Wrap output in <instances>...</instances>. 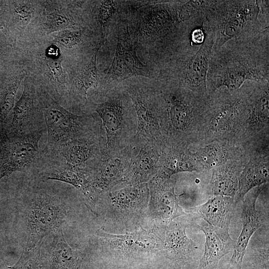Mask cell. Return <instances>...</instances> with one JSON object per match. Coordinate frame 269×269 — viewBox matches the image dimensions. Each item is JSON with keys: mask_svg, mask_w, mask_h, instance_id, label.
Masks as SVG:
<instances>
[{"mask_svg": "<svg viewBox=\"0 0 269 269\" xmlns=\"http://www.w3.org/2000/svg\"><path fill=\"white\" fill-rule=\"evenodd\" d=\"M269 29L250 41L231 40L212 51L206 78L209 96L222 87L233 91L247 81H269Z\"/></svg>", "mask_w": 269, "mask_h": 269, "instance_id": "1", "label": "cell"}, {"mask_svg": "<svg viewBox=\"0 0 269 269\" xmlns=\"http://www.w3.org/2000/svg\"><path fill=\"white\" fill-rule=\"evenodd\" d=\"M160 104V126L164 147L197 146L209 96L198 95L169 82H156Z\"/></svg>", "mask_w": 269, "mask_h": 269, "instance_id": "2", "label": "cell"}, {"mask_svg": "<svg viewBox=\"0 0 269 269\" xmlns=\"http://www.w3.org/2000/svg\"><path fill=\"white\" fill-rule=\"evenodd\" d=\"M14 60L34 83L64 108L69 107L68 66L76 59L49 36L21 37L13 45Z\"/></svg>", "mask_w": 269, "mask_h": 269, "instance_id": "3", "label": "cell"}, {"mask_svg": "<svg viewBox=\"0 0 269 269\" xmlns=\"http://www.w3.org/2000/svg\"><path fill=\"white\" fill-rule=\"evenodd\" d=\"M269 2L263 0H208L203 27L214 34L212 51L231 40L248 42L269 29Z\"/></svg>", "mask_w": 269, "mask_h": 269, "instance_id": "4", "label": "cell"}, {"mask_svg": "<svg viewBox=\"0 0 269 269\" xmlns=\"http://www.w3.org/2000/svg\"><path fill=\"white\" fill-rule=\"evenodd\" d=\"M254 83L247 82L235 91L222 87L209 96L197 146L214 141H227L240 145L249 116V98Z\"/></svg>", "mask_w": 269, "mask_h": 269, "instance_id": "5", "label": "cell"}, {"mask_svg": "<svg viewBox=\"0 0 269 269\" xmlns=\"http://www.w3.org/2000/svg\"><path fill=\"white\" fill-rule=\"evenodd\" d=\"M35 100L42 112L47 131V143L42 149L45 156H52L60 145L71 140L105 135L102 122L94 113L75 114L37 86Z\"/></svg>", "mask_w": 269, "mask_h": 269, "instance_id": "6", "label": "cell"}, {"mask_svg": "<svg viewBox=\"0 0 269 269\" xmlns=\"http://www.w3.org/2000/svg\"><path fill=\"white\" fill-rule=\"evenodd\" d=\"M91 109L102 122L108 150L122 149L133 141L137 132L136 116L132 100L124 88L111 90L102 102H92Z\"/></svg>", "mask_w": 269, "mask_h": 269, "instance_id": "7", "label": "cell"}, {"mask_svg": "<svg viewBox=\"0 0 269 269\" xmlns=\"http://www.w3.org/2000/svg\"><path fill=\"white\" fill-rule=\"evenodd\" d=\"M84 27L93 28L87 1L40 0L36 13L21 37L41 38Z\"/></svg>", "mask_w": 269, "mask_h": 269, "instance_id": "8", "label": "cell"}, {"mask_svg": "<svg viewBox=\"0 0 269 269\" xmlns=\"http://www.w3.org/2000/svg\"><path fill=\"white\" fill-rule=\"evenodd\" d=\"M205 39L197 51L186 58L173 61L159 73V81L171 83L202 96H208L206 78L214 43L213 31L203 27Z\"/></svg>", "mask_w": 269, "mask_h": 269, "instance_id": "9", "label": "cell"}, {"mask_svg": "<svg viewBox=\"0 0 269 269\" xmlns=\"http://www.w3.org/2000/svg\"><path fill=\"white\" fill-rule=\"evenodd\" d=\"M149 199L147 183L132 185L122 182L104 194L99 203H105L110 221L125 226H141L146 215Z\"/></svg>", "mask_w": 269, "mask_h": 269, "instance_id": "10", "label": "cell"}, {"mask_svg": "<svg viewBox=\"0 0 269 269\" xmlns=\"http://www.w3.org/2000/svg\"><path fill=\"white\" fill-rule=\"evenodd\" d=\"M27 213V241L31 249L50 233L60 229L67 211L65 203L57 195L39 190L30 195Z\"/></svg>", "mask_w": 269, "mask_h": 269, "instance_id": "11", "label": "cell"}, {"mask_svg": "<svg viewBox=\"0 0 269 269\" xmlns=\"http://www.w3.org/2000/svg\"><path fill=\"white\" fill-rule=\"evenodd\" d=\"M124 89L136 113L137 127L135 136L153 142L162 149L164 144L160 126V103L154 83H131Z\"/></svg>", "mask_w": 269, "mask_h": 269, "instance_id": "12", "label": "cell"}, {"mask_svg": "<svg viewBox=\"0 0 269 269\" xmlns=\"http://www.w3.org/2000/svg\"><path fill=\"white\" fill-rule=\"evenodd\" d=\"M131 156L129 145L119 150H109L106 148L83 168L99 202L104 194L125 182Z\"/></svg>", "mask_w": 269, "mask_h": 269, "instance_id": "13", "label": "cell"}, {"mask_svg": "<svg viewBox=\"0 0 269 269\" xmlns=\"http://www.w3.org/2000/svg\"><path fill=\"white\" fill-rule=\"evenodd\" d=\"M104 40L96 49L72 64L68 69L69 78V107L78 115L93 113L87 97L91 89L101 90V80L97 66V57Z\"/></svg>", "mask_w": 269, "mask_h": 269, "instance_id": "14", "label": "cell"}, {"mask_svg": "<svg viewBox=\"0 0 269 269\" xmlns=\"http://www.w3.org/2000/svg\"><path fill=\"white\" fill-rule=\"evenodd\" d=\"M43 132L17 136L5 131L0 135V180L33 164L39 165L43 156V150L39 148Z\"/></svg>", "mask_w": 269, "mask_h": 269, "instance_id": "15", "label": "cell"}, {"mask_svg": "<svg viewBox=\"0 0 269 269\" xmlns=\"http://www.w3.org/2000/svg\"><path fill=\"white\" fill-rule=\"evenodd\" d=\"M150 68L138 59L129 28L126 26L118 34L115 56L104 78L101 80V90L107 94L122 82L133 76L150 77Z\"/></svg>", "mask_w": 269, "mask_h": 269, "instance_id": "16", "label": "cell"}, {"mask_svg": "<svg viewBox=\"0 0 269 269\" xmlns=\"http://www.w3.org/2000/svg\"><path fill=\"white\" fill-rule=\"evenodd\" d=\"M176 180L158 171L148 182L149 199L146 216L157 229H163L177 217L186 214L175 193Z\"/></svg>", "mask_w": 269, "mask_h": 269, "instance_id": "17", "label": "cell"}, {"mask_svg": "<svg viewBox=\"0 0 269 269\" xmlns=\"http://www.w3.org/2000/svg\"><path fill=\"white\" fill-rule=\"evenodd\" d=\"M157 228L146 230L140 227L125 234H113L99 229L96 232L102 247L119 256L135 258L162 251L164 240L157 232Z\"/></svg>", "mask_w": 269, "mask_h": 269, "instance_id": "18", "label": "cell"}, {"mask_svg": "<svg viewBox=\"0 0 269 269\" xmlns=\"http://www.w3.org/2000/svg\"><path fill=\"white\" fill-rule=\"evenodd\" d=\"M249 116L242 146L269 140V82H255L249 98Z\"/></svg>", "mask_w": 269, "mask_h": 269, "instance_id": "19", "label": "cell"}, {"mask_svg": "<svg viewBox=\"0 0 269 269\" xmlns=\"http://www.w3.org/2000/svg\"><path fill=\"white\" fill-rule=\"evenodd\" d=\"M24 80L22 94L13 108V116L7 134L21 136L44 131L43 115L36 103V86L27 75Z\"/></svg>", "mask_w": 269, "mask_h": 269, "instance_id": "20", "label": "cell"}, {"mask_svg": "<svg viewBox=\"0 0 269 269\" xmlns=\"http://www.w3.org/2000/svg\"><path fill=\"white\" fill-rule=\"evenodd\" d=\"M39 166L41 169L39 173L41 178L70 184L82 195L91 209L98 205V199L83 168L69 164L59 156L46 157L44 155Z\"/></svg>", "mask_w": 269, "mask_h": 269, "instance_id": "21", "label": "cell"}, {"mask_svg": "<svg viewBox=\"0 0 269 269\" xmlns=\"http://www.w3.org/2000/svg\"><path fill=\"white\" fill-rule=\"evenodd\" d=\"M129 145L131 160L125 182L132 185L147 183L159 170L162 149L153 142L135 136Z\"/></svg>", "mask_w": 269, "mask_h": 269, "instance_id": "22", "label": "cell"}, {"mask_svg": "<svg viewBox=\"0 0 269 269\" xmlns=\"http://www.w3.org/2000/svg\"><path fill=\"white\" fill-rule=\"evenodd\" d=\"M40 0H0L6 36L14 44L34 17Z\"/></svg>", "mask_w": 269, "mask_h": 269, "instance_id": "23", "label": "cell"}, {"mask_svg": "<svg viewBox=\"0 0 269 269\" xmlns=\"http://www.w3.org/2000/svg\"><path fill=\"white\" fill-rule=\"evenodd\" d=\"M262 186L253 188L243 200L241 215L242 229L234 249L231 263L240 267L250 239L254 233L262 225L260 212L256 207V202L263 190Z\"/></svg>", "mask_w": 269, "mask_h": 269, "instance_id": "24", "label": "cell"}, {"mask_svg": "<svg viewBox=\"0 0 269 269\" xmlns=\"http://www.w3.org/2000/svg\"><path fill=\"white\" fill-rule=\"evenodd\" d=\"M106 148L105 135L76 139L60 145L51 157L59 156L73 166L84 168Z\"/></svg>", "mask_w": 269, "mask_h": 269, "instance_id": "25", "label": "cell"}, {"mask_svg": "<svg viewBox=\"0 0 269 269\" xmlns=\"http://www.w3.org/2000/svg\"><path fill=\"white\" fill-rule=\"evenodd\" d=\"M249 160L247 155L231 159L212 168L209 193L234 198L238 190L240 175Z\"/></svg>", "mask_w": 269, "mask_h": 269, "instance_id": "26", "label": "cell"}, {"mask_svg": "<svg viewBox=\"0 0 269 269\" xmlns=\"http://www.w3.org/2000/svg\"><path fill=\"white\" fill-rule=\"evenodd\" d=\"M205 236L204 254L200 260V269H215L220 260L234 249L235 242L229 230L208 226H198Z\"/></svg>", "mask_w": 269, "mask_h": 269, "instance_id": "27", "label": "cell"}, {"mask_svg": "<svg viewBox=\"0 0 269 269\" xmlns=\"http://www.w3.org/2000/svg\"><path fill=\"white\" fill-rule=\"evenodd\" d=\"M193 155L201 171L221 165L246 154L239 145L227 141H214L199 146Z\"/></svg>", "mask_w": 269, "mask_h": 269, "instance_id": "28", "label": "cell"}, {"mask_svg": "<svg viewBox=\"0 0 269 269\" xmlns=\"http://www.w3.org/2000/svg\"><path fill=\"white\" fill-rule=\"evenodd\" d=\"M269 180V155L254 154L249 159L240 175L235 203L243 201L252 189L263 186Z\"/></svg>", "mask_w": 269, "mask_h": 269, "instance_id": "29", "label": "cell"}, {"mask_svg": "<svg viewBox=\"0 0 269 269\" xmlns=\"http://www.w3.org/2000/svg\"><path fill=\"white\" fill-rule=\"evenodd\" d=\"M165 231L162 251L166 257L178 263L187 262L196 245L188 237L186 226L173 220L166 226Z\"/></svg>", "mask_w": 269, "mask_h": 269, "instance_id": "30", "label": "cell"}, {"mask_svg": "<svg viewBox=\"0 0 269 269\" xmlns=\"http://www.w3.org/2000/svg\"><path fill=\"white\" fill-rule=\"evenodd\" d=\"M235 205L234 198L216 195L197 207L195 211L209 225L229 230Z\"/></svg>", "mask_w": 269, "mask_h": 269, "instance_id": "31", "label": "cell"}, {"mask_svg": "<svg viewBox=\"0 0 269 269\" xmlns=\"http://www.w3.org/2000/svg\"><path fill=\"white\" fill-rule=\"evenodd\" d=\"M27 74L16 62L12 61L0 82V134L5 130V121L14 106L21 82Z\"/></svg>", "mask_w": 269, "mask_h": 269, "instance_id": "32", "label": "cell"}, {"mask_svg": "<svg viewBox=\"0 0 269 269\" xmlns=\"http://www.w3.org/2000/svg\"><path fill=\"white\" fill-rule=\"evenodd\" d=\"M159 170L168 176L183 172L201 170L189 148L164 147L159 160Z\"/></svg>", "mask_w": 269, "mask_h": 269, "instance_id": "33", "label": "cell"}, {"mask_svg": "<svg viewBox=\"0 0 269 269\" xmlns=\"http://www.w3.org/2000/svg\"><path fill=\"white\" fill-rule=\"evenodd\" d=\"M50 244L52 269H80L84 255L68 244L61 228L54 232Z\"/></svg>", "mask_w": 269, "mask_h": 269, "instance_id": "34", "label": "cell"}, {"mask_svg": "<svg viewBox=\"0 0 269 269\" xmlns=\"http://www.w3.org/2000/svg\"><path fill=\"white\" fill-rule=\"evenodd\" d=\"M42 241L31 249L25 248L21 255L14 266L9 269H40V249Z\"/></svg>", "mask_w": 269, "mask_h": 269, "instance_id": "35", "label": "cell"}, {"mask_svg": "<svg viewBox=\"0 0 269 269\" xmlns=\"http://www.w3.org/2000/svg\"><path fill=\"white\" fill-rule=\"evenodd\" d=\"M13 44L0 29V58L5 60L14 58Z\"/></svg>", "mask_w": 269, "mask_h": 269, "instance_id": "36", "label": "cell"}, {"mask_svg": "<svg viewBox=\"0 0 269 269\" xmlns=\"http://www.w3.org/2000/svg\"><path fill=\"white\" fill-rule=\"evenodd\" d=\"M10 61H9L4 67L0 69V82L3 78L10 63Z\"/></svg>", "mask_w": 269, "mask_h": 269, "instance_id": "37", "label": "cell"}, {"mask_svg": "<svg viewBox=\"0 0 269 269\" xmlns=\"http://www.w3.org/2000/svg\"><path fill=\"white\" fill-rule=\"evenodd\" d=\"M0 29L5 35V29H4L3 21H2V14H1V11L0 9Z\"/></svg>", "mask_w": 269, "mask_h": 269, "instance_id": "38", "label": "cell"}]
</instances>
